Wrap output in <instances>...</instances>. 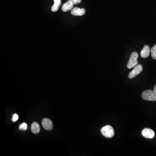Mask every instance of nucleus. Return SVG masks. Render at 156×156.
Returning <instances> with one entry per match:
<instances>
[{"instance_id": "obj_1", "label": "nucleus", "mask_w": 156, "mask_h": 156, "mask_svg": "<svg viewBox=\"0 0 156 156\" xmlns=\"http://www.w3.org/2000/svg\"><path fill=\"white\" fill-rule=\"evenodd\" d=\"M101 132L103 136L106 138H112L114 136L115 131L111 126H106L102 128Z\"/></svg>"}, {"instance_id": "obj_2", "label": "nucleus", "mask_w": 156, "mask_h": 156, "mask_svg": "<svg viewBox=\"0 0 156 156\" xmlns=\"http://www.w3.org/2000/svg\"><path fill=\"white\" fill-rule=\"evenodd\" d=\"M142 98L144 100L149 101H155L156 95L154 91L147 90L144 91L142 94Z\"/></svg>"}, {"instance_id": "obj_3", "label": "nucleus", "mask_w": 156, "mask_h": 156, "mask_svg": "<svg viewBox=\"0 0 156 156\" xmlns=\"http://www.w3.org/2000/svg\"><path fill=\"white\" fill-rule=\"evenodd\" d=\"M138 53L136 52H133L131 55L127 65V67L129 69H131L138 65Z\"/></svg>"}, {"instance_id": "obj_4", "label": "nucleus", "mask_w": 156, "mask_h": 156, "mask_svg": "<svg viewBox=\"0 0 156 156\" xmlns=\"http://www.w3.org/2000/svg\"><path fill=\"white\" fill-rule=\"evenodd\" d=\"M143 70V67L142 65H141V64H138L135 66V68L129 74V78H133L136 77L140 73L142 72Z\"/></svg>"}, {"instance_id": "obj_5", "label": "nucleus", "mask_w": 156, "mask_h": 156, "mask_svg": "<svg viewBox=\"0 0 156 156\" xmlns=\"http://www.w3.org/2000/svg\"><path fill=\"white\" fill-rule=\"evenodd\" d=\"M142 135L144 138L152 139L155 137V133L150 128H145L142 131Z\"/></svg>"}, {"instance_id": "obj_6", "label": "nucleus", "mask_w": 156, "mask_h": 156, "mask_svg": "<svg viewBox=\"0 0 156 156\" xmlns=\"http://www.w3.org/2000/svg\"><path fill=\"white\" fill-rule=\"evenodd\" d=\"M42 126L47 131L52 130L53 128V123L50 119L44 118L42 120Z\"/></svg>"}, {"instance_id": "obj_7", "label": "nucleus", "mask_w": 156, "mask_h": 156, "mask_svg": "<svg viewBox=\"0 0 156 156\" xmlns=\"http://www.w3.org/2000/svg\"><path fill=\"white\" fill-rule=\"evenodd\" d=\"M86 12V10L84 8L80 9L78 7H75L71 11V14L73 15L81 16L84 15Z\"/></svg>"}, {"instance_id": "obj_8", "label": "nucleus", "mask_w": 156, "mask_h": 156, "mask_svg": "<svg viewBox=\"0 0 156 156\" xmlns=\"http://www.w3.org/2000/svg\"><path fill=\"white\" fill-rule=\"evenodd\" d=\"M150 53V49L148 45L144 46L141 52V56L143 58H147L149 57Z\"/></svg>"}, {"instance_id": "obj_9", "label": "nucleus", "mask_w": 156, "mask_h": 156, "mask_svg": "<svg viewBox=\"0 0 156 156\" xmlns=\"http://www.w3.org/2000/svg\"><path fill=\"white\" fill-rule=\"evenodd\" d=\"M74 4L70 1H68L63 4L62 7V10L63 12H66L73 9Z\"/></svg>"}, {"instance_id": "obj_10", "label": "nucleus", "mask_w": 156, "mask_h": 156, "mask_svg": "<svg viewBox=\"0 0 156 156\" xmlns=\"http://www.w3.org/2000/svg\"><path fill=\"white\" fill-rule=\"evenodd\" d=\"M31 130L32 132L35 134H37L39 133L41 130L40 126L38 123L36 122H33L31 125Z\"/></svg>"}, {"instance_id": "obj_11", "label": "nucleus", "mask_w": 156, "mask_h": 156, "mask_svg": "<svg viewBox=\"0 0 156 156\" xmlns=\"http://www.w3.org/2000/svg\"><path fill=\"white\" fill-rule=\"evenodd\" d=\"M54 4L52 7V11L53 12H56L58 10L61 4V0H54Z\"/></svg>"}, {"instance_id": "obj_12", "label": "nucleus", "mask_w": 156, "mask_h": 156, "mask_svg": "<svg viewBox=\"0 0 156 156\" xmlns=\"http://www.w3.org/2000/svg\"><path fill=\"white\" fill-rule=\"evenodd\" d=\"M151 53V57L154 59H156V44L153 47L150 49Z\"/></svg>"}, {"instance_id": "obj_13", "label": "nucleus", "mask_w": 156, "mask_h": 156, "mask_svg": "<svg viewBox=\"0 0 156 156\" xmlns=\"http://www.w3.org/2000/svg\"><path fill=\"white\" fill-rule=\"evenodd\" d=\"M28 128V125L26 123H23L19 126V129L20 130L25 131Z\"/></svg>"}, {"instance_id": "obj_14", "label": "nucleus", "mask_w": 156, "mask_h": 156, "mask_svg": "<svg viewBox=\"0 0 156 156\" xmlns=\"http://www.w3.org/2000/svg\"><path fill=\"white\" fill-rule=\"evenodd\" d=\"M19 118V116L18 115L16 114H15L13 115V118H12V120L13 122H15L17 120H18Z\"/></svg>"}, {"instance_id": "obj_15", "label": "nucleus", "mask_w": 156, "mask_h": 156, "mask_svg": "<svg viewBox=\"0 0 156 156\" xmlns=\"http://www.w3.org/2000/svg\"><path fill=\"white\" fill-rule=\"evenodd\" d=\"M69 1H71L74 4H78L82 1V0H69Z\"/></svg>"}, {"instance_id": "obj_16", "label": "nucleus", "mask_w": 156, "mask_h": 156, "mask_svg": "<svg viewBox=\"0 0 156 156\" xmlns=\"http://www.w3.org/2000/svg\"><path fill=\"white\" fill-rule=\"evenodd\" d=\"M154 91L156 95V85L155 86V87H154Z\"/></svg>"}]
</instances>
